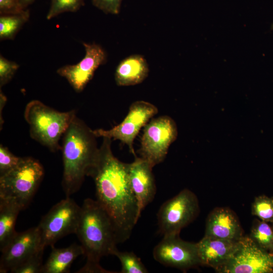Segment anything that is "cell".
<instances>
[{
    "label": "cell",
    "instance_id": "1",
    "mask_svg": "<svg viewBox=\"0 0 273 273\" xmlns=\"http://www.w3.org/2000/svg\"><path fill=\"white\" fill-rule=\"evenodd\" d=\"M103 138L96 162L88 175L94 179L96 200L113 222L117 243H123L129 238L141 214L129 183L128 163L114 156L111 139Z\"/></svg>",
    "mask_w": 273,
    "mask_h": 273
},
{
    "label": "cell",
    "instance_id": "2",
    "mask_svg": "<svg viewBox=\"0 0 273 273\" xmlns=\"http://www.w3.org/2000/svg\"><path fill=\"white\" fill-rule=\"evenodd\" d=\"M75 234L86 257V263L76 272H116L100 264L102 257L112 255L118 243L113 222L97 200H84Z\"/></svg>",
    "mask_w": 273,
    "mask_h": 273
},
{
    "label": "cell",
    "instance_id": "3",
    "mask_svg": "<svg viewBox=\"0 0 273 273\" xmlns=\"http://www.w3.org/2000/svg\"><path fill=\"white\" fill-rule=\"evenodd\" d=\"M97 137L76 116L63 134L62 187L66 197L80 189L94 166L99 152Z\"/></svg>",
    "mask_w": 273,
    "mask_h": 273
},
{
    "label": "cell",
    "instance_id": "4",
    "mask_svg": "<svg viewBox=\"0 0 273 273\" xmlns=\"http://www.w3.org/2000/svg\"><path fill=\"white\" fill-rule=\"evenodd\" d=\"M75 116V110L59 112L36 100L29 102L24 111L31 138L53 152L61 149L60 138Z\"/></svg>",
    "mask_w": 273,
    "mask_h": 273
},
{
    "label": "cell",
    "instance_id": "5",
    "mask_svg": "<svg viewBox=\"0 0 273 273\" xmlns=\"http://www.w3.org/2000/svg\"><path fill=\"white\" fill-rule=\"evenodd\" d=\"M43 175L37 160L22 157L15 168L0 176V199L12 202L22 210L30 203Z\"/></svg>",
    "mask_w": 273,
    "mask_h": 273
},
{
    "label": "cell",
    "instance_id": "6",
    "mask_svg": "<svg viewBox=\"0 0 273 273\" xmlns=\"http://www.w3.org/2000/svg\"><path fill=\"white\" fill-rule=\"evenodd\" d=\"M80 211L81 207L70 197L53 206L37 226L41 247L53 246L62 238L75 234Z\"/></svg>",
    "mask_w": 273,
    "mask_h": 273
},
{
    "label": "cell",
    "instance_id": "7",
    "mask_svg": "<svg viewBox=\"0 0 273 273\" xmlns=\"http://www.w3.org/2000/svg\"><path fill=\"white\" fill-rule=\"evenodd\" d=\"M199 210L196 195L189 189L183 190L160 207L157 213L159 232L163 236L179 235L196 218Z\"/></svg>",
    "mask_w": 273,
    "mask_h": 273
},
{
    "label": "cell",
    "instance_id": "8",
    "mask_svg": "<svg viewBox=\"0 0 273 273\" xmlns=\"http://www.w3.org/2000/svg\"><path fill=\"white\" fill-rule=\"evenodd\" d=\"M177 134L176 124L170 117L162 116L152 119L144 126L141 141V157L153 167L162 162Z\"/></svg>",
    "mask_w": 273,
    "mask_h": 273
},
{
    "label": "cell",
    "instance_id": "9",
    "mask_svg": "<svg viewBox=\"0 0 273 273\" xmlns=\"http://www.w3.org/2000/svg\"><path fill=\"white\" fill-rule=\"evenodd\" d=\"M220 273L273 272V254L257 245L249 237L244 236L229 261L216 271Z\"/></svg>",
    "mask_w": 273,
    "mask_h": 273
},
{
    "label": "cell",
    "instance_id": "10",
    "mask_svg": "<svg viewBox=\"0 0 273 273\" xmlns=\"http://www.w3.org/2000/svg\"><path fill=\"white\" fill-rule=\"evenodd\" d=\"M157 113V108L153 104L144 101H137L131 104L127 115L120 124L108 130L95 129L93 132L96 137L120 141L128 147L135 157L136 155L133 147L134 138L141 128Z\"/></svg>",
    "mask_w": 273,
    "mask_h": 273
},
{
    "label": "cell",
    "instance_id": "11",
    "mask_svg": "<svg viewBox=\"0 0 273 273\" xmlns=\"http://www.w3.org/2000/svg\"><path fill=\"white\" fill-rule=\"evenodd\" d=\"M153 256L159 263L182 270L200 265L197 243L184 241L179 235L163 236L154 247Z\"/></svg>",
    "mask_w": 273,
    "mask_h": 273
},
{
    "label": "cell",
    "instance_id": "12",
    "mask_svg": "<svg viewBox=\"0 0 273 273\" xmlns=\"http://www.w3.org/2000/svg\"><path fill=\"white\" fill-rule=\"evenodd\" d=\"M84 57L78 63L59 68L57 73L64 77L77 93L82 92L92 79L96 70L106 63L107 54L103 48L95 43L83 42Z\"/></svg>",
    "mask_w": 273,
    "mask_h": 273
},
{
    "label": "cell",
    "instance_id": "13",
    "mask_svg": "<svg viewBox=\"0 0 273 273\" xmlns=\"http://www.w3.org/2000/svg\"><path fill=\"white\" fill-rule=\"evenodd\" d=\"M40 237L37 226L17 233L1 251L0 272L6 273L16 268L40 248Z\"/></svg>",
    "mask_w": 273,
    "mask_h": 273
},
{
    "label": "cell",
    "instance_id": "14",
    "mask_svg": "<svg viewBox=\"0 0 273 273\" xmlns=\"http://www.w3.org/2000/svg\"><path fill=\"white\" fill-rule=\"evenodd\" d=\"M134 157V160L128 163V176L141 214L143 210L154 198L156 186L152 172L153 167L141 157Z\"/></svg>",
    "mask_w": 273,
    "mask_h": 273
},
{
    "label": "cell",
    "instance_id": "15",
    "mask_svg": "<svg viewBox=\"0 0 273 273\" xmlns=\"http://www.w3.org/2000/svg\"><path fill=\"white\" fill-rule=\"evenodd\" d=\"M244 236L238 216L229 207H216L208 215L205 237L238 241Z\"/></svg>",
    "mask_w": 273,
    "mask_h": 273
},
{
    "label": "cell",
    "instance_id": "16",
    "mask_svg": "<svg viewBox=\"0 0 273 273\" xmlns=\"http://www.w3.org/2000/svg\"><path fill=\"white\" fill-rule=\"evenodd\" d=\"M239 241L217 239L204 236L197 243L200 265L211 267L217 271L231 259L238 247Z\"/></svg>",
    "mask_w": 273,
    "mask_h": 273
},
{
    "label": "cell",
    "instance_id": "17",
    "mask_svg": "<svg viewBox=\"0 0 273 273\" xmlns=\"http://www.w3.org/2000/svg\"><path fill=\"white\" fill-rule=\"evenodd\" d=\"M149 66L141 55H131L120 61L115 72V80L118 86H126L141 83L148 76Z\"/></svg>",
    "mask_w": 273,
    "mask_h": 273
},
{
    "label": "cell",
    "instance_id": "18",
    "mask_svg": "<svg viewBox=\"0 0 273 273\" xmlns=\"http://www.w3.org/2000/svg\"><path fill=\"white\" fill-rule=\"evenodd\" d=\"M51 247V252L42 266L41 273H68L73 261L84 255L81 245L75 243L63 248H56L54 245Z\"/></svg>",
    "mask_w": 273,
    "mask_h": 273
},
{
    "label": "cell",
    "instance_id": "19",
    "mask_svg": "<svg viewBox=\"0 0 273 273\" xmlns=\"http://www.w3.org/2000/svg\"><path fill=\"white\" fill-rule=\"evenodd\" d=\"M22 210L14 203L0 199V250L10 242L16 232L15 227L18 214Z\"/></svg>",
    "mask_w": 273,
    "mask_h": 273
},
{
    "label": "cell",
    "instance_id": "20",
    "mask_svg": "<svg viewBox=\"0 0 273 273\" xmlns=\"http://www.w3.org/2000/svg\"><path fill=\"white\" fill-rule=\"evenodd\" d=\"M0 39H13L22 26L28 21V9L12 14L0 15Z\"/></svg>",
    "mask_w": 273,
    "mask_h": 273
},
{
    "label": "cell",
    "instance_id": "21",
    "mask_svg": "<svg viewBox=\"0 0 273 273\" xmlns=\"http://www.w3.org/2000/svg\"><path fill=\"white\" fill-rule=\"evenodd\" d=\"M249 237L260 247L273 254V228L268 222L254 219Z\"/></svg>",
    "mask_w": 273,
    "mask_h": 273
},
{
    "label": "cell",
    "instance_id": "22",
    "mask_svg": "<svg viewBox=\"0 0 273 273\" xmlns=\"http://www.w3.org/2000/svg\"><path fill=\"white\" fill-rule=\"evenodd\" d=\"M112 255L119 260L121 269L120 273H147L148 270L145 265L132 252H122L117 248L113 251Z\"/></svg>",
    "mask_w": 273,
    "mask_h": 273
},
{
    "label": "cell",
    "instance_id": "23",
    "mask_svg": "<svg viewBox=\"0 0 273 273\" xmlns=\"http://www.w3.org/2000/svg\"><path fill=\"white\" fill-rule=\"evenodd\" d=\"M251 213L257 218L273 223V197L261 195L255 197L252 204Z\"/></svg>",
    "mask_w": 273,
    "mask_h": 273
},
{
    "label": "cell",
    "instance_id": "24",
    "mask_svg": "<svg viewBox=\"0 0 273 273\" xmlns=\"http://www.w3.org/2000/svg\"><path fill=\"white\" fill-rule=\"evenodd\" d=\"M85 0H51L47 19L54 17L66 12H75L84 5Z\"/></svg>",
    "mask_w": 273,
    "mask_h": 273
},
{
    "label": "cell",
    "instance_id": "25",
    "mask_svg": "<svg viewBox=\"0 0 273 273\" xmlns=\"http://www.w3.org/2000/svg\"><path fill=\"white\" fill-rule=\"evenodd\" d=\"M44 248H40L22 264L12 269V273H41Z\"/></svg>",
    "mask_w": 273,
    "mask_h": 273
},
{
    "label": "cell",
    "instance_id": "26",
    "mask_svg": "<svg viewBox=\"0 0 273 273\" xmlns=\"http://www.w3.org/2000/svg\"><path fill=\"white\" fill-rule=\"evenodd\" d=\"M22 157H17L2 144L0 146V176L15 168L21 161Z\"/></svg>",
    "mask_w": 273,
    "mask_h": 273
},
{
    "label": "cell",
    "instance_id": "27",
    "mask_svg": "<svg viewBox=\"0 0 273 273\" xmlns=\"http://www.w3.org/2000/svg\"><path fill=\"white\" fill-rule=\"evenodd\" d=\"M19 67L16 62L0 56V87L8 83L13 77Z\"/></svg>",
    "mask_w": 273,
    "mask_h": 273
},
{
    "label": "cell",
    "instance_id": "28",
    "mask_svg": "<svg viewBox=\"0 0 273 273\" xmlns=\"http://www.w3.org/2000/svg\"><path fill=\"white\" fill-rule=\"evenodd\" d=\"M93 5L105 14H118L122 0H90Z\"/></svg>",
    "mask_w": 273,
    "mask_h": 273
},
{
    "label": "cell",
    "instance_id": "29",
    "mask_svg": "<svg viewBox=\"0 0 273 273\" xmlns=\"http://www.w3.org/2000/svg\"><path fill=\"white\" fill-rule=\"evenodd\" d=\"M25 9L20 0H0V15L16 14Z\"/></svg>",
    "mask_w": 273,
    "mask_h": 273
},
{
    "label": "cell",
    "instance_id": "30",
    "mask_svg": "<svg viewBox=\"0 0 273 273\" xmlns=\"http://www.w3.org/2000/svg\"><path fill=\"white\" fill-rule=\"evenodd\" d=\"M21 4L24 9H27L28 6L32 4L35 0H20Z\"/></svg>",
    "mask_w": 273,
    "mask_h": 273
},
{
    "label": "cell",
    "instance_id": "31",
    "mask_svg": "<svg viewBox=\"0 0 273 273\" xmlns=\"http://www.w3.org/2000/svg\"><path fill=\"white\" fill-rule=\"evenodd\" d=\"M271 30H273V23L271 25Z\"/></svg>",
    "mask_w": 273,
    "mask_h": 273
},
{
    "label": "cell",
    "instance_id": "32",
    "mask_svg": "<svg viewBox=\"0 0 273 273\" xmlns=\"http://www.w3.org/2000/svg\"><path fill=\"white\" fill-rule=\"evenodd\" d=\"M271 224H272V228H273V223H271Z\"/></svg>",
    "mask_w": 273,
    "mask_h": 273
}]
</instances>
